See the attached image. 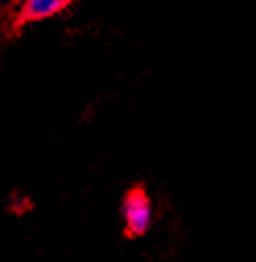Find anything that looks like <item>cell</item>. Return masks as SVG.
<instances>
[{
    "label": "cell",
    "instance_id": "7a4b0ae2",
    "mask_svg": "<svg viewBox=\"0 0 256 262\" xmlns=\"http://www.w3.org/2000/svg\"><path fill=\"white\" fill-rule=\"evenodd\" d=\"M75 0H25L17 21L19 23H33L50 19L58 13H62L67 7H71Z\"/></svg>",
    "mask_w": 256,
    "mask_h": 262
},
{
    "label": "cell",
    "instance_id": "6da1fadb",
    "mask_svg": "<svg viewBox=\"0 0 256 262\" xmlns=\"http://www.w3.org/2000/svg\"><path fill=\"white\" fill-rule=\"evenodd\" d=\"M124 225L133 235H143L153 221V209L151 201L143 190H133L126 194L124 205H122Z\"/></svg>",
    "mask_w": 256,
    "mask_h": 262
}]
</instances>
